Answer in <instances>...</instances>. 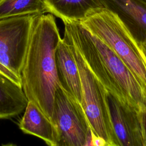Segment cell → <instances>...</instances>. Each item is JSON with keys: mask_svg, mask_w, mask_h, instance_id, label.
Listing matches in <instances>:
<instances>
[{"mask_svg": "<svg viewBox=\"0 0 146 146\" xmlns=\"http://www.w3.org/2000/svg\"><path fill=\"white\" fill-rule=\"evenodd\" d=\"M63 22V37L76 46L107 92L137 111L146 112V90L117 55L79 21Z\"/></svg>", "mask_w": 146, "mask_h": 146, "instance_id": "6da1fadb", "label": "cell"}, {"mask_svg": "<svg viewBox=\"0 0 146 146\" xmlns=\"http://www.w3.org/2000/svg\"><path fill=\"white\" fill-rule=\"evenodd\" d=\"M60 39L53 15L34 16L22 71V86L28 101L36 104L51 121L59 83L55 51Z\"/></svg>", "mask_w": 146, "mask_h": 146, "instance_id": "7a4b0ae2", "label": "cell"}, {"mask_svg": "<svg viewBox=\"0 0 146 146\" xmlns=\"http://www.w3.org/2000/svg\"><path fill=\"white\" fill-rule=\"evenodd\" d=\"M80 22L117 55L146 90V61L119 15L106 7H99L90 10Z\"/></svg>", "mask_w": 146, "mask_h": 146, "instance_id": "3957f363", "label": "cell"}, {"mask_svg": "<svg viewBox=\"0 0 146 146\" xmlns=\"http://www.w3.org/2000/svg\"><path fill=\"white\" fill-rule=\"evenodd\" d=\"M63 38L68 44L78 66L81 105L91 135L103 140L106 146H119L111 120L107 91L91 71L76 46L66 38Z\"/></svg>", "mask_w": 146, "mask_h": 146, "instance_id": "277c9868", "label": "cell"}, {"mask_svg": "<svg viewBox=\"0 0 146 146\" xmlns=\"http://www.w3.org/2000/svg\"><path fill=\"white\" fill-rule=\"evenodd\" d=\"M33 17L25 15L0 19V73L21 87Z\"/></svg>", "mask_w": 146, "mask_h": 146, "instance_id": "5b68a950", "label": "cell"}, {"mask_svg": "<svg viewBox=\"0 0 146 146\" xmlns=\"http://www.w3.org/2000/svg\"><path fill=\"white\" fill-rule=\"evenodd\" d=\"M56 144L84 146L91 138V129L81 104L58 83L51 117Z\"/></svg>", "mask_w": 146, "mask_h": 146, "instance_id": "8992f818", "label": "cell"}, {"mask_svg": "<svg viewBox=\"0 0 146 146\" xmlns=\"http://www.w3.org/2000/svg\"><path fill=\"white\" fill-rule=\"evenodd\" d=\"M108 100L119 146H145L140 112L108 92Z\"/></svg>", "mask_w": 146, "mask_h": 146, "instance_id": "52a82bcc", "label": "cell"}, {"mask_svg": "<svg viewBox=\"0 0 146 146\" xmlns=\"http://www.w3.org/2000/svg\"><path fill=\"white\" fill-rule=\"evenodd\" d=\"M104 7L116 13L139 46L146 39V5L137 0H101Z\"/></svg>", "mask_w": 146, "mask_h": 146, "instance_id": "ba28073f", "label": "cell"}, {"mask_svg": "<svg viewBox=\"0 0 146 146\" xmlns=\"http://www.w3.org/2000/svg\"><path fill=\"white\" fill-rule=\"evenodd\" d=\"M55 62L59 83L81 104V83L78 66L68 44L62 38L56 47Z\"/></svg>", "mask_w": 146, "mask_h": 146, "instance_id": "9c48e42d", "label": "cell"}, {"mask_svg": "<svg viewBox=\"0 0 146 146\" xmlns=\"http://www.w3.org/2000/svg\"><path fill=\"white\" fill-rule=\"evenodd\" d=\"M18 126L23 133L41 139L48 146H52L56 143V132L52 123L31 101H28Z\"/></svg>", "mask_w": 146, "mask_h": 146, "instance_id": "30bf717a", "label": "cell"}, {"mask_svg": "<svg viewBox=\"0 0 146 146\" xmlns=\"http://www.w3.org/2000/svg\"><path fill=\"white\" fill-rule=\"evenodd\" d=\"M44 13L64 21H81L91 10L104 7L101 0H42Z\"/></svg>", "mask_w": 146, "mask_h": 146, "instance_id": "8fae6325", "label": "cell"}, {"mask_svg": "<svg viewBox=\"0 0 146 146\" xmlns=\"http://www.w3.org/2000/svg\"><path fill=\"white\" fill-rule=\"evenodd\" d=\"M27 103L22 87L0 73V119H10L21 114Z\"/></svg>", "mask_w": 146, "mask_h": 146, "instance_id": "7c38bea8", "label": "cell"}, {"mask_svg": "<svg viewBox=\"0 0 146 146\" xmlns=\"http://www.w3.org/2000/svg\"><path fill=\"white\" fill-rule=\"evenodd\" d=\"M44 14L42 0H0V19Z\"/></svg>", "mask_w": 146, "mask_h": 146, "instance_id": "4fadbf2b", "label": "cell"}, {"mask_svg": "<svg viewBox=\"0 0 146 146\" xmlns=\"http://www.w3.org/2000/svg\"><path fill=\"white\" fill-rule=\"evenodd\" d=\"M141 119V123H142V127L144 133V136L145 138V146H146V112H140Z\"/></svg>", "mask_w": 146, "mask_h": 146, "instance_id": "5bb4252c", "label": "cell"}, {"mask_svg": "<svg viewBox=\"0 0 146 146\" xmlns=\"http://www.w3.org/2000/svg\"><path fill=\"white\" fill-rule=\"evenodd\" d=\"M139 47L141 50L143 56L146 61V39L139 44Z\"/></svg>", "mask_w": 146, "mask_h": 146, "instance_id": "9a60e30c", "label": "cell"}, {"mask_svg": "<svg viewBox=\"0 0 146 146\" xmlns=\"http://www.w3.org/2000/svg\"><path fill=\"white\" fill-rule=\"evenodd\" d=\"M52 146H62V145H58V144H55V145H52ZM84 146H92V145H91V138L90 139L89 141H88V143L86 144V145H85Z\"/></svg>", "mask_w": 146, "mask_h": 146, "instance_id": "2e32d148", "label": "cell"}, {"mask_svg": "<svg viewBox=\"0 0 146 146\" xmlns=\"http://www.w3.org/2000/svg\"><path fill=\"white\" fill-rule=\"evenodd\" d=\"M2 146H17V145H15V144H14L10 143V144H3V145H2Z\"/></svg>", "mask_w": 146, "mask_h": 146, "instance_id": "e0dca14e", "label": "cell"}, {"mask_svg": "<svg viewBox=\"0 0 146 146\" xmlns=\"http://www.w3.org/2000/svg\"><path fill=\"white\" fill-rule=\"evenodd\" d=\"M137 1H139L140 2H141V3L146 5V0H137Z\"/></svg>", "mask_w": 146, "mask_h": 146, "instance_id": "ac0fdd59", "label": "cell"}]
</instances>
